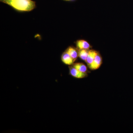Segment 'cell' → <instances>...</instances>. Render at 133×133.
Segmentation results:
<instances>
[{
    "instance_id": "1",
    "label": "cell",
    "mask_w": 133,
    "mask_h": 133,
    "mask_svg": "<svg viewBox=\"0 0 133 133\" xmlns=\"http://www.w3.org/2000/svg\"><path fill=\"white\" fill-rule=\"evenodd\" d=\"M0 2L20 12H30L36 7V2L33 0H0Z\"/></svg>"
},
{
    "instance_id": "2",
    "label": "cell",
    "mask_w": 133,
    "mask_h": 133,
    "mask_svg": "<svg viewBox=\"0 0 133 133\" xmlns=\"http://www.w3.org/2000/svg\"><path fill=\"white\" fill-rule=\"evenodd\" d=\"M102 63V58L101 55L98 52L97 55L92 63L88 66L91 70H96L100 67Z\"/></svg>"
},
{
    "instance_id": "3",
    "label": "cell",
    "mask_w": 133,
    "mask_h": 133,
    "mask_svg": "<svg viewBox=\"0 0 133 133\" xmlns=\"http://www.w3.org/2000/svg\"><path fill=\"white\" fill-rule=\"evenodd\" d=\"M70 74L74 77L77 78L81 79L87 77V73L82 72L75 69L73 66L69 67Z\"/></svg>"
},
{
    "instance_id": "4",
    "label": "cell",
    "mask_w": 133,
    "mask_h": 133,
    "mask_svg": "<svg viewBox=\"0 0 133 133\" xmlns=\"http://www.w3.org/2000/svg\"><path fill=\"white\" fill-rule=\"evenodd\" d=\"M61 58L63 63L68 65H73L75 61L66 51L63 52L62 54Z\"/></svg>"
},
{
    "instance_id": "5",
    "label": "cell",
    "mask_w": 133,
    "mask_h": 133,
    "mask_svg": "<svg viewBox=\"0 0 133 133\" xmlns=\"http://www.w3.org/2000/svg\"><path fill=\"white\" fill-rule=\"evenodd\" d=\"M77 48L79 50H89L91 45L87 41L83 40H78L76 42Z\"/></svg>"
},
{
    "instance_id": "6",
    "label": "cell",
    "mask_w": 133,
    "mask_h": 133,
    "mask_svg": "<svg viewBox=\"0 0 133 133\" xmlns=\"http://www.w3.org/2000/svg\"><path fill=\"white\" fill-rule=\"evenodd\" d=\"M98 53L97 51L94 50H91L89 51L88 56L85 61L88 66L92 63Z\"/></svg>"
},
{
    "instance_id": "7",
    "label": "cell",
    "mask_w": 133,
    "mask_h": 133,
    "mask_svg": "<svg viewBox=\"0 0 133 133\" xmlns=\"http://www.w3.org/2000/svg\"><path fill=\"white\" fill-rule=\"evenodd\" d=\"M65 51L67 52L75 61L78 57V51L74 47H69L66 49Z\"/></svg>"
},
{
    "instance_id": "8",
    "label": "cell",
    "mask_w": 133,
    "mask_h": 133,
    "mask_svg": "<svg viewBox=\"0 0 133 133\" xmlns=\"http://www.w3.org/2000/svg\"><path fill=\"white\" fill-rule=\"evenodd\" d=\"M73 67L82 72L87 73V68L85 65L81 63H76L73 64Z\"/></svg>"
},
{
    "instance_id": "9",
    "label": "cell",
    "mask_w": 133,
    "mask_h": 133,
    "mask_svg": "<svg viewBox=\"0 0 133 133\" xmlns=\"http://www.w3.org/2000/svg\"><path fill=\"white\" fill-rule=\"evenodd\" d=\"M89 50L82 49L79 50L78 51V57L83 61L86 60L89 52Z\"/></svg>"
},
{
    "instance_id": "10",
    "label": "cell",
    "mask_w": 133,
    "mask_h": 133,
    "mask_svg": "<svg viewBox=\"0 0 133 133\" xmlns=\"http://www.w3.org/2000/svg\"><path fill=\"white\" fill-rule=\"evenodd\" d=\"M62 1L66 2H74L76 1V0H62Z\"/></svg>"
}]
</instances>
